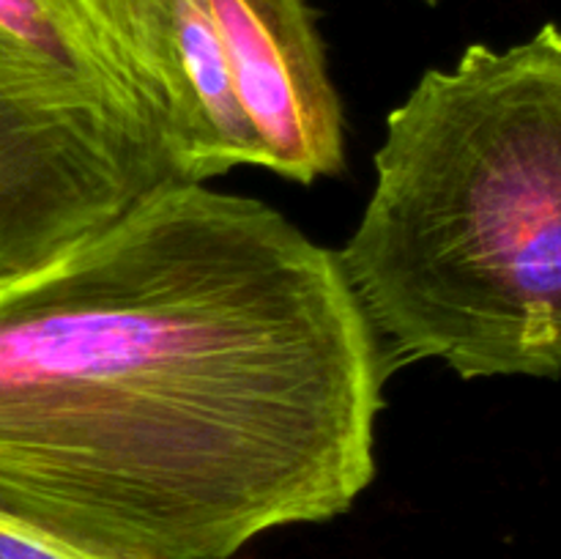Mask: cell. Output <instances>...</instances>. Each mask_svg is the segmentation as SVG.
Returning a JSON list of instances; mask_svg holds the SVG:
<instances>
[{
	"label": "cell",
	"mask_w": 561,
	"mask_h": 559,
	"mask_svg": "<svg viewBox=\"0 0 561 559\" xmlns=\"http://www.w3.org/2000/svg\"><path fill=\"white\" fill-rule=\"evenodd\" d=\"M168 181L162 121L91 0H0V280Z\"/></svg>",
	"instance_id": "3957f363"
},
{
	"label": "cell",
	"mask_w": 561,
	"mask_h": 559,
	"mask_svg": "<svg viewBox=\"0 0 561 559\" xmlns=\"http://www.w3.org/2000/svg\"><path fill=\"white\" fill-rule=\"evenodd\" d=\"M91 3L162 121L175 179L206 184L239 164L263 168L208 0Z\"/></svg>",
	"instance_id": "277c9868"
},
{
	"label": "cell",
	"mask_w": 561,
	"mask_h": 559,
	"mask_svg": "<svg viewBox=\"0 0 561 559\" xmlns=\"http://www.w3.org/2000/svg\"><path fill=\"white\" fill-rule=\"evenodd\" d=\"M427 3H436V0H427Z\"/></svg>",
	"instance_id": "52a82bcc"
},
{
	"label": "cell",
	"mask_w": 561,
	"mask_h": 559,
	"mask_svg": "<svg viewBox=\"0 0 561 559\" xmlns=\"http://www.w3.org/2000/svg\"><path fill=\"white\" fill-rule=\"evenodd\" d=\"M387 356L337 252L168 181L0 280V515L113 559H225L376 477Z\"/></svg>",
	"instance_id": "6da1fadb"
},
{
	"label": "cell",
	"mask_w": 561,
	"mask_h": 559,
	"mask_svg": "<svg viewBox=\"0 0 561 559\" xmlns=\"http://www.w3.org/2000/svg\"><path fill=\"white\" fill-rule=\"evenodd\" d=\"M337 261L389 370L561 376V27L422 75Z\"/></svg>",
	"instance_id": "7a4b0ae2"
},
{
	"label": "cell",
	"mask_w": 561,
	"mask_h": 559,
	"mask_svg": "<svg viewBox=\"0 0 561 559\" xmlns=\"http://www.w3.org/2000/svg\"><path fill=\"white\" fill-rule=\"evenodd\" d=\"M0 559H113L0 515Z\"/></svg>",
	"instance_id": "8992f818"
},
{
	"label": "cell",
	"mask_w": 561,
	"mask_h": 559,
	"mask_svg": "<svg viewBox=\"0 0 561 559\" xmlns=\"http://www.w3.org/2000/svg\"><path fill=\"white\" fill-rule=\"evenodd\" d=\"M236 99L263 146V168L290 181L337 175L345 124L307 0H208Z\"/></svg>",
	"instance_id": "5b68a950"
}]
</instances>
